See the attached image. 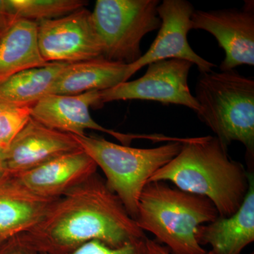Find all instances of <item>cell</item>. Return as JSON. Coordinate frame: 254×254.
<instances>
[{"label":"cell","mask_w":254,"mask_h":254,"mask_svg":"<svg viewBox=\"0 0 254 254\" xmlns=\"http://www.w3.org/2000/svg\"><path fill=\"white\" fill-rule=\"evenodd\" d=\"M128 64L103 58L68 64L52 86L50 94L77 95L103 91L128 81Z\"/></svg>","instance_id":"cell-16"},{"label":"cell","mask_w":254,"mask_h":254,"mask_svg":"<svg viewBox=\"0 0 254 254\" xmlns=\"http://www.w3.org/2000/svg\"><path fill=\"white\" fill-rule=\"evenodd\" d=\"M193 5L186 0H164L158 5L161 24L149 49L134 63L128 64L127 80L143 66L161 60H187L196 65L200 73L210 72L216 67L214 64L197 55L190 46L187 36L190 30Z\"/></svg>","instance_id":"cell-10"},{"label":"cell","mask_w":254,"mask_h":254,"mask_svg":"<svg viewBox=\"0 0 254 254\" xmlns=\"http://www.w3.org/2000/svg\"><path fill=\"white\" fill-rule=\"evenodd\" d=\"M200 245H210L213 254H241L254 241V178L250 173V187L243 203L228 218L200 225L196 232Z\"/></svg>","instance_id":"cell-15"},{"label":"cell","mask_w":254,"mask_h":254,"mask_svg":"<svg viewBox=\"0 0 254 254\" xmlns=\"http://www.w3.org/2000/svg\"><path fill=\"white\" fill-rule=\"evenodd\" d=\"M33 106L3 107L0 110V148L6 150L31 118Z\"/></svg>","instance_id":"cell-20"},{"label":"cell","mask_w":254,"mask_h":254,"mask_svg":"<svg viewBox=\"0 0 254 254\" xmlns=\"http://www.w3.org/2000/svg\"><path fill=\"white\" fill-rule=\"evenodd\" d=\"M145 239L127 244L120 248H112L99 241H91L70 254H144Z\"/></svg>","instance_id":"cell-21"},{"label":"cell","mask_w":254,"mask_h":254,"mask_svg":"<svg viewBox=\"0 0 254 254\" xmlns=\"http://www.w3.org/2000/svg\"><path fill=\"white\" fill-rule=\"evenodd\" d=\"M192 29L210 33L225 52L222 71L242 65H254V1H246L242 9L214 11L194 10L190 17Z\"/></svg>","instance_id":"cell-11"},{"label":"cell","mask_w":254,"mask_h":254,"mask_svg":"<svg viewBox=\"0 0 254 254\" xmlns=\"http://www.w3.org/2000/svg\"><path fill=\"white\" fill-rule=\"evenodd\" d=\"M38 23L20 19L0 41V84L28 68L48 64L38 46Z\"/></svg>","instance_id":"cell-17"},{"label":"cell","mask_w":254,"mask_h":254,"mask_svg":"<svg viewBox=\"0 0 254 254\" xmlns=\"http://www.w3.org/2000/svg\"><path fill=\"white\" fill-rule=\"evenodd\" d=\"M193 64L187 60L170 59L148 65L145 74L131 81L100 91V104L118 100H140L180 105L199 111L200 107L188 84Z\"/></svg>","instance_id":"cell-7"},{"label":"cell","mask_w":254,"mask_h":254,"mask_svg":"<svg viewBox=\"0 0 254 254\" xmlns=\"http://www.w3.org/2000/svg\"><path fill=\"white\" fill-rule=\"evenodd\" d=\"M251 254H254V253Z\"/></svg>","instance_id":"cell-28"},{"label":"cell","mask_w":254,"mask_h":254,"mask_svg":"<svg viewBox=\"0 0 254 254\" xmlns=\"http://www.w3.org/2000/svg\"><path fill=\"white\" fill-rule=\"evenodd\" d=\"M3 107H4V106H1V105H0V110H1V108H3Z\"/></svg>","instance_id":"cell-27"},{"label":"cell","mask_w":254,"mask_h":254,"mask_svg":"<svg viewBox=\"0 0 254 254\" xmlns=\"http://www.w3.org/2000/svg\"><path fill=\"white\" fill-rule=\"evenodd\" d=\"M37 23L38 49L46 63L73 64L102 58L92 13L86 7Z\"/></svg>","instance_id":"cell-8"},{"label":"cell","mask_w":254,"mask_h":254,"mask_svg":"<svg viewBox=\"0 0 254 254\" xmlns=\"http://www.w3.org/2000/svg\"><path fill=\"white\" fill-rule=\"evenodd\" d=\"M170 182L177 188L210 200L222 218L240 208L250 187V173L228 155L216 136L187 138L177 156L149 182Z\"/></svg>","instance_id":"cell-2"},{"label":"cell","mask_w":254,"mask_h":254,"mask_svg":"<svg viewBox=\"0 0 254 254\" xmlns=\"http://www.w3.org/2000/svg\"><path fill=\"white\" fill-rule=\"evenodd\" d=\"M158 0H97L92 13L102 58L131 64L142 56L145 35L160 28Z\"/></svg>","instance_id":"cell-6"},{"label":"cell","mask_w":254,"mask_h":254,"mask_svg":"<svg viewBox=\"0 0 254 254\" xmlns=\"http://www.w3.org/2000/svg\"><path fill=\"white\" fill-rule=\"evenodd\" d=\"M6 173L4 163V151L0 149V176Z\"/></svg>","instance_id":"cell-25"},{"label":"cell","mask_w":254,"mask_h":254,"mask_svg":"<svg viewBox=\"0 0 254 254\" xmlns=\"http://www.w3.org/2000/svg\"><path fill=\"white\" fill-rule=\"evenodd\" d=\"M198 118L228 148L232 141L245 145L254 158V81L234 70L200 73L195 86Z\"/></svg>","instance_id":"cell-4"},{"label":"cell","mask_w":254,"mask_h":254,"mask_svg":"<svg viewBox=\"0 0 254 254\" xmlns=\"http://www.w3.org/2000/svg\"><path fill=\"white\" fill-rule=\"evenodd\" d=\"M144 254H171L166 247H162L160 244L154 240L145 239L144 242ZM206 254H213L211 251L207 252Z\"/></svg>","instance_id":"cell-24"},{"label":"cell","mask_w":254,"mask_h":254,"mask_svg":"<svg viewBox=\"0 0 254 254\" xmlns=\"http://www.w3.org/2000/svg\"><path fill=\"white\" fill-rule=\"evenodd\" d=\"M97 170L93 159L81 148L14 176L35 194L56 199L93 176Z\"/></svg>","instance_id":"cell-13"},{"label":"cell","mask_w":254,"mask_h":254,"mask_svg":"<svg viewBox=\"0 0 254 254\" xmlns=\"http://www.w3.org/2000/svg\"><path fill=\"white\" fill-rule=\"evenodd\" d=\"M0 254H39L20 244L14 237L6 240L0 248Z\"/></svg>","instance_id":"cell-23"},{"label":"cell","mask_w":254,"mask_h":254,"mask_svg":"<svg viewBox=\"0 0 254 254\" xmlns=\"http://www.w3.org/2000/svg\"><path fill=\"white\" fill-rule=\"evenodd\" d=\"M68 63H51L16 73L0 84V105L33 106L46 95Z\"/></svg>","instance_id":"cell-18"},{"label":"cell","mask_w":254,"mask_h":254,"mask_svg":"<svg viewBox=\"0 0 254 254\" xmlns=\"http://www.w3.org/2000/svg\"><path fill=\"white\" fill-rule=\"evenodd\" d=\"M80 149L73 135L50 128L31 118L4 151L6 173L19 175Z\"/></svg>","instance_id":"cell-12"},{"label":"cell","mask_w":254,"mask_h":254,"mask_svg":"<svg viewBox=\"0 0 254 254\" xmlns=\"http://www.w3.org/2000/svg\"><path fill=\"white\" fill-rule=\"evenodd\" d=\"M219 217L205 197L156 181L148 182L142 190L135 221L165 244L171 254H206L196 240L197 230Z\"/></svg>","instance_id":"cell-3"},{"label":"cell","mask_w":254,"mask_h":254,"mask_svg":"<svg viewBox=\"0 0 254 254\" xmlns=\"http://www.w3.org/2000/svg\"><path fill=\"white\" fill-rule=\"evenodd\" d=\"M57 199L35 194L14 175L3 174L0 176V240H9L36 225Z\"/></svg>","instance_id":"cell-14"},{"label":"cell","mask_w":254,"mask_h":254,"mask_svg":"<svg viewBox=\"0 0 254 254\" xmlns=\"http://www.w3.org/2000/svg\"><path fill=\"white\" fill-rule=\"evenodd\" d=\"M101 105L98 91L77 95L48 94L32 107L31 118L50 128L74 136H84L87 129L103 132L115 137L122 145H129L136 139L165 141L163 134L123 133L105 128L92 118L89 111L91 107Z\"/></svg>","instance_id":"cell-9"},{"label":"cell","mask_w":254,"mask_h":254,"mask_svg":"<svg viewBox=\"0 0 254 254\" xmlns=\"http://www.w3.org/2000/svg\"><path fill=\"white\" fill-rule=\"evenodd\" d=\"M20 19L38 23L55 19L84 8L83 0H9Z\"/></svg>","instance_id":"cell-19"},{"label":"cell","mask_w":254,"mask_h":254,"mask_svg":"<svg viewBox=\"0 0 254 254\" xmlns=\"http://www.w3.org/2000/svg\"><path fill=\"white\" fill-rule=\"evenodd\" d=\"M20 20L9 0H0V41Z\"/></svg>","instance_id":"cell-22"},{"label":"cell","mask_w":254,"mask_h":254,"mask_svg":"<svg viewBox=\"0 0 254 254\" xmlns=\"http://www.w3.org/2000/svg\"><path fill=\"white\" fill-rule=\"evenodd\" d=\"M74 136V135H73ZM105 176V184L135 220L143 188L158 170L178 155L183 141H170L153 148H132L103 137L74 136Z\"/></svg>","instance_id":"cell-5"},{"label":"cell","mask_w":254,"mask_h":254,"mask_svg":"<svg viewBox=\"0 0 254 254\" xmlns=\"http://www.w3.org/2000/svg\"><path fill=\"white\" fill-rule=\"evenodd\" d=\"M6 240H0V248H1V247H2V245H4V242H6Z\"/></svg>","instance_id":"cell-26"},{"label":"cell","mask_w":254,"mask_h":254,"mask_svg":"<svg viewBox=\"0 0 254 254\" xmlns=\"http://www.w3.org/2000/svg\"><path fill=\"white\" fill-rule=\"evenodd\" d=\"M14 237L39 254H70L94 240L120 248L146 238L98 173L58 198L41 221Z\"/></svg>","instance_id":"cell-1"}]
</instances>
